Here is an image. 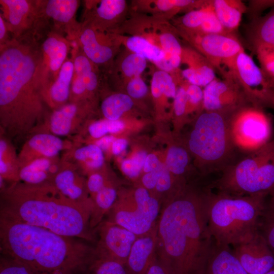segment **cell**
<instances>
[{
    "instance_id": "cell-1",
    "label": "cell",
    "mask_w": 274,
    "mask_h": 274,
    "mask_svg": "<svg viewBox=\"0 0 274 274\" xmlns=\"http://www.w3.org/2000/svg\"><path fill=\"white\" fill-rule=\"evenodd\" d=\"M45 65L35 43L12 40L0 53V121L11 136L30 131L44 110Z\"/></svg>"
},
{
    "instance_id": "cell-2",
    "label": "cell",
    "mask_w": 274,
    "mask_h": 274,
    "mask_svg": "<svg viewBox=\"0 0 274 274\" xmlns=\"http://www.w3.org/2000/svg\"><path fill=\"white\" fill-rule=\"evenodd\" d=\"M203 192L181 193L157 222V255L173 274H203L215 242L208 228Z\"/></svg>"
},
{
    "instance_id": "cell-3",
    "label": "cell",
    "mask_w": 274,
    "mask_h": 274,
    "mask_svg": "<svg viewBox=\"0 0 274 274\" xmlns=\"http://www.w3.org/2000/svg\"><path fill=\"white\" fill-rule=\"evenodd\" d=\"M76 238L0 216L1 253L33 274H76L89 267L95 248Z\"/></svg>"
},
{
    "instance_id": "cell-4",
    "label": "cell",
    "mask_w": 274,
    "mask_h": 274,
    "mask_svg": "<svg viewBox=\"0 0 274 274\" xmlns=\"http://www.w3.org/2000/svg\"><path fill=\"white\" fill-rule=\"evenodd\" d=\"M90 215V210L66 197L51 182L38 185L18 182L1 194L0 216L63 236L92 241Z\"/></svg>"
},
{
    "instance_id": "cell-5",
    "label": "cell",
    "mask_w": 274,
    "mask_h": 274,
    "mask_svg": "<svg viewBox=\"0 0 274 274\" xmlns=\"http://www.w3.org/2000/svg\"><path fill=\"white\" fill-rule=\"evenodd\" d=\"M262 195L237 196L209 189L207 198L208 228L215 243L236 246L257 234Z\"/></svg>"
},
{
    "instance_id": "cell-6",
    "label": "cell",
    "mask_w": 274,
    "mask_h": 274,
    "mask_svg": "<svg viewBox=\"0 0 274 274\" xmlns=\"http://www.w3.org/2000/svg\"><path fill=\"white\" fill-rule=\"evenodd\" d=\"M241 108V107H240ZM235 109L201 112L188 140L190 151L202 163L205 173L223 171L236 162L238 151L231 135Z\"/></svg>"
},
{
    "instance_id": "cell-7",
    "label": "cell",
    "mask_w": 274,
    "mask_h": 274,
    "mask_svg": "<svg viewBox=\"0 0 274 274\" xmlns=\"http://www.w3.org/2000/svg\"><path fill=\"white\" fill-rule=\"evenodd\" d=\"M210 185L219 192L237 196L262 195L274 189V140L222 171Z\"/></svg>"
},
{
    "instance_id": "cell-8",
    "label": "cell",
    "mask_w": 274,
    "mask_h": 274,
    "mask_svg": "<svg viewBox=\"0 0 274 274\" xmlns=\"http://www.w3.org/2000/svg\"><path fill=\"white\" fill-rule=\"evenodd\" d=\"M158 200L146 188H136L132 194L117 199L108 213V221L121 226L137 236L151 230L157 223Z\"/></svg>"
},
{
    "instance_id": "cell-9",
    "label": "cell",
    "mask_w": 274,
    "mask_h": 274,
    "mask_svg": "<svg viewBox=\"0 0 274 274\" xmlns=\"http://www.w3.org/2000/svg\"><path fill=\"white\" fill-rule=\"evenodd\" d=\"M261 108L249 104L234 113L231 123V135L238 150L250 153L268 143L270 123Z\"/></svg>"
},
{
    "instance_id": "cell-10",
    "label": "cell",
    "mask_w": 274,
    "mask_h": 274,
    "mask_svg": "<svg viewBox=\"0 0 274 274\" xmlns=\"http://www.w3.org/2000/svg\"><path fill=\"white\" fill-rule=\"evenodd\" d=\"M227 68L253 104L261 107L266 105L274 108V88L260 67L244 50L238 53Z\"/></svg>"
},
{
    "instance_id": "cell-11",
    "label": "cell",
    "mask_w": 274,
    "mask_h": 274,
    "mask_svg": "<svg viewBox=\"0 0 274 274\" xmlns=\"http://www.w3.org/2000/svg\"><path fill=\"white\" fill-rule=\"evenodd\" d=\"M177 31L180 37L203 55L216 70L222 74L221 65L227 67L238 53L244 50L239 41L232 33L200 34Z\"/></svg>"
},
{
    "instance_id": "cell-12",
    "label": "cell",
    "mask_w": 274,
    "mask_h": 274,
    "mask_svg": "<svg viewBox=\"0 0 274 274\" xmlns=\"http://www.w3.org/2000/svg\"><path fill=\"white\" fill-rule=\"evenodd\" d=\"M223 78V80L216 78L203 88V110L208 111L232 110L252 104L230 71L226 72Z\"/></svg>"
},
{
    "instance_id": "cell-13",
    "label": "cell",
    "mask_w": 274,
    "mask_h": 274,
    "mask_svg": "<svg viewBox=\"0 0 274 274\" xmlns=\"http://www.w3.org/2000/svg\"><path fill=\"white\" fill-rule=\"evenodd\" d=\"M98 233L95 257L114 260L126 266L131 248L138 236L108 220L100 224Z\"/></svg>"
},
{
    "instance_id": "cell-14",
    "label": "cell",
    "mask_w": 274,
    "mask_h": 274,
    "mask_svg": "<svg viewBox=\"0 0 274 274\" xmlns=\"http://www.w3.org/2000/svg\"><path fill=\"white\" fill-rule=\"evenodd\" d=\"M105 32L87 25L80 35L84 55L94 64L109 63L122 45V35Z\"/></svg>"
},
{
    "instance_id": "cell-15",
    "label": "cell",
    "mask_w": 274,
    "mask_h": 274,
    "mask_svg": "<svg viewBox=\"0 0 274 274\" xmlns=\"http://www.w3.org/2000/svg\"><path fill=\"white\" fill-rule=\"evenodd\" d=\"M174 25L178 31L188 33L228 34L214 12L212 1H206L201 7L175 19Z\"/></svg>"
},
{
    "instance_id": "cell-16",
    "label": "cell",
    "mask_w": 274,
    "mask_h": 274,
    "mask_svg": "<svg viewBox=\"0 0 274 274\" xmlns=\"http://www.w3.org/2000/svg\"><path fill=\"white\" fill-rule=\"evenodd\" d=\"M248 274H264L274 269V256L267 252L258 233L232 250Z\"/></svg>"
},
{
    "instance_id": "cell-17",
    "label": "cell",
    "mask_w": 274,
    "mask_h": 274,
    "mask_svg": "<svg viewBox=\"0 0 274 274\" xmlns=\"http://www.w3.org/2000/svg\"><path fill=\"white\" fill-rule=\"evenodd\" d=\"M127 10L125 0L98 1L93 8L87 25L100 31L115 33L126 20Z\"/></svg>"
},
{
    "instance_id": "cell-18",
    "label": "cell",
    "mask_w": 274,
    "mask_h": 274,
    "mask_svg": "<svg viewBox=\"0 0 274 274\" xmlns=\"http://www.w3.org/2000/svg\"><path fill=\"white\" fill-rule=\"evenodd\" d=\"M51 182L64 196L91 213L93 203L88 197L87 181L75 169L69 166L62 167Z\"/></svg>"
},
{
    "instance_id": "cell-19",
    "label": "cell",
    "mask_w": 274,
    "mask_h": 274,
    "mask_svg": "<svg viewBox=\"0 0 274 274\" xmlns=\"http://www.w3.org/2000/svg\"><path fill=\"white\" fill-rule=\"evenodd\" d=\"M157 223L147 233L138 236L129 253L126 266L130 274H146L157 253Z\"/></svg>"
},
{
    "instance_id": "cell-20",
    "label": "cell",
    "mask_w": 274,
    "mask_h": 274,
    "mask_svg": "<svg viewBox=\"0 0 274 274\" xmlns=\"http://www.w3.org/2000/svg\"><path fill=\"white\" fill-rule=\"evenodd\" d=\"M181 64H186L187 67L180 70L181 75L190 84L204 88L216 78L214 66L192 47H183Z\"/></svg>"
},
{
    "instance_id": "cell-21",
    "label": "cell",
    "mask_w": 274,
    "mask_h": 274,
    "mask_svg": "<svg viewBox=\"0 0 274 274\" xmlns=\"http://www.w3.org/2000/svg\"><path fill=\"white\" fill-rule=\"evenodd\" d=\"M206 1L143 0L133 1L135 13H149L150 16L168 21L178 13H186L201 7Z\"/></svg>"
},
{
    "instance_id": "cell-22",
    "label": "cell",
    "mask_w": 274,
    "mask_h": 274,
    "mask_svg": "<svg viewBox=\"0 0 274 274\" xmlns=\"http://www.w3.org/2000/svg\"><path fill=\"white\" fill-rule=\"evenodd\" d=\"M63 141L51 133L33 135L24 144L18 158L20 166L37 158H55L64 148Z\"/></svg>"
},
{
    "instance_id": "cell-23",
    "label": "cell",
    "mask_w": 274,
    "mask_h": 274,
    "mask_svg": "<svg viewBox=\"0 0 274 274\" xmlns=\"http://www.w3.org/2000/svg\"><path fill=\"white\" fill-rule=\"evenodd\" d=\"M203 274H248L229 246L214 244Z\"/></svg>"
},
{
    "instance_id": "cell-24",
    "label": "cell",
    "mask_w": 274,
    "mask_h": 274,
    "mask_svg": "<svg viewBox=\"0 0 274 274\" xmlns=\"http://www.w3.org/2000/svg\"><path fill=\"white\" fill-rule=\"evenodd\" d=\"M55 158H39L19 167V178L23 183L38 185L52 182L61 167L54 162Z\"/></svg>"
},
{
    "instance_id": "cell-25",
    "label": "cell",
    "mask_w": 274,
    "mask_h": 274,
    "mask_svg": "<svg viewBox=\"0 0 274 274\" xmlns=\"http://www.w3.org/2000/svg\"><path fill=\"white\" fill-rule=\"evenodd\" d=\"M214 12L220 23L228 33L238 27L242 15L247 10L245 5L240 1H212Z\"/></svg>"
},
{
    "instance_id": "cell-26",
    "label": "cell",
    "mask_w": 274,
    "mask_h": 274,
    "mask_svg": "<svg viewBox=\"0 0 274 274\" xmlns=\"http://www.w3.org/2000/svg\"><path fill=\"white\" fill-rule=\"evenodd\" d=\"M74 73V62L71 60L65 61L47 94V99L52 105L59 108L65 104L70 95Z\"/></svg>"
},
{
    "instance_id": "cell-27",
    "label": "cell",
    "mask_w": 274,
    "mask_h": 274,
    "mask_svg": "<svg viewBox=\"0 0 274 274\" xmlns=\"http://www.w3.org/2000/svg\"><path fill=\"white\" fill-rule=\"evenodd\" d=\"M79 111V108L75 103L65 104L56 108L49 121L51 133L58 136L70 134L75 127Z\"/></svg>"
},
{
    "instance_id": "cell-28",
    "label": "cell",
    "mask_w": 274,
    "mask_h": 274,
    "mask_svg": "<svg viewBox=\"0 0 274 274\" xmlns=\"http://www.w3.org/2000/svg\"><path fill=\"white\" fill-rule=\"evenodd\" d=\"M118 197L116 189L109 182L92 197L93 207L90 215L91 229L100 224L104 216L111 210Z\"/></svg>"
},
{
    "instance_id": "cell-29",
    "label": "cell",
    "mask_w": 274,
    "mask_h": 274,
    "mask_svg": "<svg viewBox=\"0 0 274 274\" xmlns=\"http://www.w3.org/2000/svg\"><path fill=\"white\" fill-rule=\"evenodd\" d=\"M122 44L127 50L144 57L154 64L165 56L160 48L140 36L122 35Z\"/></svg>"
},
{
    "instance_id": "cell-30",
    "label": "cell",
    "mask_w": 274,
    "mask_h": 274,
    "mask_svg": "<svg viewBox=\"0 0 274 274\" xmlns=\"http://www.w3.org/2000/svg\"><path fill=\"white\" fill-rule=\"evenodd\" d=\"M126 50L119 58L116 69L125 85L130 80L141 76L147 65V60L144 57Z\"/></svg>"
},
{
    "instance_id": "cell-31",
    "label": "cell",
    "mask_w": 274,
    "mask_h": 274,
    "mask_svg": "<svg viewBox=\"0 0 274 274\" xmlns=\"http://www.w3.org/2000/svg\"><path fill=\"white\" fill-rule=\"evenodd\" d=\"M251 33L253 47L264 46L274 48V8L254 21Z\"/></svg>"
},
{
    "instance_id": "cell-32",
    "label": "cell",
    "mask_w": 274,
    "mask_h": 274,
    "mask_svg": "<svg viewBox=\"0 0 274 274\" xmlns=\"http://www.w3.org/2000/svg\"><path fill=\"white\" fill-rule=\"evenodd\" d=\"M132 99L127 94L116 93L105 98L101 105L102 113L106 119L117 120L133 106Z\"/></svg>"
},
{
    "instance_id": "cell-33",
    "label": "cell",
    "mask_w": 274,
    "mask_h": 274,
    "mask_svg": "<svg viewBox=\"0 0 274 274\" xmlns=\"http://www.w3.org/2000/svg\"><path fill=\"white\" fill-rule=\"evenodd\" d=\"M42 48L48 57L50 70L54 73L59 71L65 62L68 51L66 42L63 39L51 36L44 41Z\"/></svg>"
},
{
    "instance_id": "cell-34",
    "label": "cell",
    "mask_w": 274,
    "mask_h": 274,
    "mask_svg": "<svg viewBox=\"0 0 274 274\" xmlns=\"http://www.w3.org/2000/svg\"><path fill=\"white\" fill-rule=\"evenodd\" d=\"M19 164L13 149L4 139L0 141V177L14 183L20 181Z\"/></svg>"
},
{
    "instance_id": "cell-35",
    "label": "cell",
    "mask_w": 274,
    "mask_h": 274,
    "mask_svg": "<svg viewBox=\"0 0 274 274\" xmlns=\"http://www.w3.org/2000/svg\"><path fill=\"white\" fill-rule=\"evenodd\" d=\"M78 5L79 1L75 0H50L46 2L44 11L55 21L67 23L73 18Z\"/></svg>"
},
{
    "instance_id": "cell-36",
    "label": "cell",
    "mask_w": 274,
    "mask_h": 274,
    "mask_svg": "<svg viewBox=\"0 0 274 274\" xmlns=\"http://www.w3.org/2000/svg\"><path fill=\"white\" fill-rule=\"evenodd\" d=\"M7 11L10 26L15 29L22 28L30 13V3L25 0H1Z\"/></svg>"
},
{
    "instance_id": "cell-37",
    "label": "cell",
    "mask_w": 274,
    "mask_h": 274,
    "mask_svg": "<svg viewBox=\"0 0 274 274\" xmlns=\"http://www.w3.org/2000/svg\"><path fill=\"white\" fill-rule=\"evenodd\" d=\"M74 158L88 170H95L104 163L103 151L96 145L89 144L76 149Z\"/></svg>"
},
{
    "instance_id": "cell-38",
    "label": "cell",
    "mask_w": 274,
    "mask_h": 274,
    "mask_svg": "<svg viewBox=\"0 0 274 274\" xmlns=\"http://www.w3.org/2000/svg\"><path fill=\"white\" fill-rule=\"evenodd\" d=\"M189 163L187 151L183 147L172 146L168 150L165 166L172 174L180 176L184 174Z\"/></svg>"
},
{
    "instance_id": "cell-39",
    "label": "cell",
    "mask_w": 274,
    "mask_h": 274,
    "mask_svg": "<svg viewBox=\"0 0 274 274\" xmlns=\"http://www.w3.org/2000/svg\"><path fill=\"white\" fill-rule=\"evenodd\" d=\"M260 68L271 86L274 88V48L259 46L254 47Z\"/></svg>"
},
{
    "instance_id": "cell-40",
    "label": "cell",
    "mask_w": 274,
    "mask_h": 274,
    "mask_svg": "<svg viewBox=\"0 0 274 274\" xmlns=\"http://www.w3.org/2000/svg\"><path fill=\"white\" fill-rule=\"evenodd\" d=\"M89 267L92 274H130L125 265L114 260L95 257Z\"/></svg>"
},
{
    "instance_id": "cell-41",
    "label": "cell",
    "mask_w": 274,
    "mask_h": 274,
    "mask_svg": "<svg viewBox=\"0 0 274 274\" xmlns=\"http://www.w3.org/2000/svg\"><path fill=\"white\" fill-rule=\"evenodd\" d=\"M147 156V153L144 151L136 153L131 158L123 161L121 165L122 171L130 178L138 177L144 167Z\"/></svg>"
},
{
    "instance_id": "cell-42",
    "label": "cell",
    "mask_w": 274,
    "mask_h": 274,
    "mask_svg": "<svg viewBox=\"0 0 274 274\" xmlns=\"http://www.w3.org/2000/svg\"><path fill=\"white\" fill-rule=\"evenodd\" d=\"M187 95V113L200 108L203 109V89L184 80Z\"/></svg>"
},
{
    "instance_id": "cell-43",
    "label": "cell",
    "mask_w": 274,
    "mask_h": 274,
    "mask_svg": "<svg viewBox=\"0 0 274 274\" xmlns=\"http://www.w3.org/2000/svg\"><path fill=\"white\" fill-rule=\"evenodd\" d=\"M173 107L174 113L177 117H182L187 113V95L183 79L179 83Z\"/></svg>"
},
{
    "instance_id": "cell-44",
    "label": "cell",
    "mask_w": 274,
    "mask_h": 274,
    "mask_svg": "<svg viewBox=\"0 0 274 274\" xmlns=\"http://www.w3.org/2000/svg\"><path fill=\"white\" fill-rule=\"evenodd\" d=\"M125 86L127 94L132 99L142 98L148 92V87L141 76L130 80Z\"/></svg>"
},
{
    "instance_id": "cell-45",
    "label": "cell",
    "mask_w": 274,
    "mask_h": 274,
    "mask_svg": "<svg viewBox=\"0 0 274 274\" xmlns=\"http://www.w3.org/2000/svg\"><path fill=\"white\" fill-rule=\"evenodd\" d=\"M0 274H33L23 264L5 256L1 257Z\"/></svg>"
},
{
    "instance_id": "cell-46",
    "label": "cell",
    "mask_w": 274,
    "mask_h": 274,
    "mask_svg": "<svg viewBox=\"0 0 274 274\" xmlns=\"http://www.w3.org/2000/svg\"><path fill=\"white\" fill-rule=\"evenodd\" d=\"M108 182L105 177L99 173L90 174L87 180V186L90 198L100 191Z\"/></svg>"
},
{
    "instance_id": "cell-47",
    "label": "cell",
    "mask_w": 274,
    "mask_h": 274,
    "mask_svg": "<svg viewBox=\"0 0 274 274\" xmlns=\"http://www.w3.org/2000/svg\"><path fill=\"white\" fill-rule=\"evenodd\" d=\"M172 184L170 172L165 165L159 171L155 190L159 192H164L169 190Z\"/></svg>"
},
{
    "instance_id": "cell-48",
    "label": "cell",
    "mask_w": 274,
    "mask_h": 274,
    "mask_svg": "<svg viewBox=\"0 0 274 274\" xmlns=\"http://www.w3.org/2000/svg\"><path fill=\"white\" fill-rule=\"evenodd\" d=\"M88 132L93 138L100 139L109 132L107 119L99 120L91 123L88 127Z\"/></svg>"
},
{
    "instance_id": "cell-49",
    "label": "cell",
    "mask_w": 274,
    "mask_h": 274,
    "mask_svg": "<svg viewBox=\"0 0 274 274\" xmlns=\"http://www.w3.org/2000/svg\"><path fill=\"white\" fill-rule=\"evenodd\" d=\"M146 274H173L157 255L149 267Z\"/></svg>"
},
{
    "instance_id": "cell-50",
    "label": "cell",
    "mask_w": 274,
    "mask_h": 274,
    "mask_svg": "<svg viewBox=\"0 0 274 274\" xmlns=\"http://www.w3.org/2000/svg\"><path fill=\"white\" fill-rule=\"evenodd\" d=\"M161 168L157 170L146 173L143 175L142 178L143 187L146 188L148 191L149 190H152L155 188L159 171Z\"/></svg>"
},
{
    "instance_id": "cell-51",
    "label": "cell",
    "mask_w": 274,
    "mask_h": 274,
    "mask_svg": "<svg viewBox=\"0 0 274 274\" xmlns=\"http://www.w3.org/2000/svg\"><path fill=\"white\" fill-rule=\"evenodd\" d=\"M163 165L155 155L150 154L146 158L143 169L146 173H149L159 169Z\"/></svg>"
},
{
    "instance_id": "cell-52",
    "label": "cell",
    "mask_w": 274,
    "mask_h": 274,
    "mask_svg": "<svg viewBox=\"0 0 274 274\" xmlns=\"http://www.w3.org/2000/svg\"><path fill=\"white\" fill-rule=\"evenodd\" d=\"M128 146V142L124 139H116L113 143L111 148L113 154L115 155L120 154Z\"/></svg>"
},
{
    "instance_id": "cell-53",
    "label": "cell",
    "mask_w": 274,
    "mask_h": 274,
    "mask_svg": "<svg viewBox=\"0 0 274 274\" xmlns=\"http://www.w3.org/2000/svg\"><path fill=\"white\" fill-rule=\"evenodd\" d=\"M116 139L113 135H105L99 139L95 144L102 151L108 150Z\"/></svg>"
},
{
    "instance_id": "cell-54",
    "label": "cell",
    "mask_w": 274,
    "mask_h": 274,
    "mask_svg": "<svg viewBox=\"0 0 274 274\" xmlns=\"http://www.w3.org/2000/svg\"><path fill=\"white\" fill-rule=\"evenodd\" d=\"M107 120L109 133H116L122 130L124 128V123L120 120Z\"/></svg>"
},
{
    "instance_id": "cell-55",
    "label": "cell",
    "mask_w": 274,
    "mask_h": 274,
    "mask_svg": "<svg viewBox=\"0 0 274 274\" xmlns=\"http://www.w3.org/2000/svg\"><path fill=\"white\" fill-rule=\"evenodd\" d=\"M267 241L269 245L274 248V224L270 226L267 235Z\"/></svg>"
},
{
    "instance_id": "cell-56",
    "label": "cell",
    "mask_w": 274,
    "mask_h": 274,
    "mask_svg": "<svg viewBox=\"0 0 274 274\" xmlns=\"http://www.w3.org/2000/svg\"><path fill=\"white\" fill-rule=\"evenodd\" d=\"M7 28L3 18L0 17V39L1 42L3 41L6 35Z\"/></svg>"
},
{
    "instance_id": "cell-57",
    "label": "cell",
    "mask_w": 274,
    "mask_h": 274,
    "mask_svg": "<svg viewBox=\"0 0 274 274\" xmlns=\"http://www.w3.org/2000/svg\"><path fill=\"white\" fill-rule=\"evenodd\" d=\"M264 274H274V269Z\"/></svg>"
}]
</instances>
